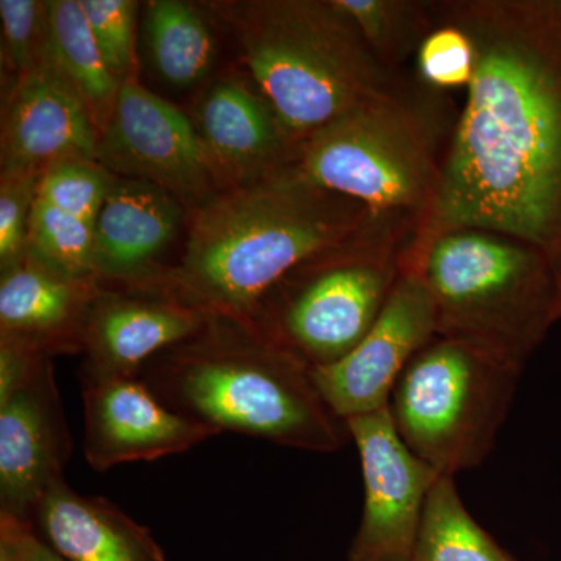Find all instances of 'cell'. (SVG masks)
I'll return each mask as SVG.
<instances>
[{
  "label": "cell",
  "mask_w": 561,
  "mask_h": 561,
  "mask_svg": "<svg viewBox=\"0 0 561 561\" xmlns=\"http://www.w3.org/2000/svg\"><path fill=\"white\" fill-rule=\"evenodd\" d=\"M412 230L321 190L291 161L192 210L180 264L154 280L209 313L251 321L268 294L302 265Z\"/></svg>",
  "instance_id": "obj_2"
},
{
  "label": "cell",
  "mask_w": 561,
  "mask_h": 561,
  "mask_svg": "<svg viewBox=\"0 0 561 561\" xmlns=\"http://www.w3.org/2000/svg\"><path fill=\"white\" fill-rule=\"evenodd\" d=\"M415 57L419 80L432 90H468L474 77V44L463 28L449 22H437Z\"/></svg>",
  "instance_id": "obj_27"
},
{
  "label": "cell",
  "mask_w": 561,
  "mask_h": 561,
  "mask_svg": "<svg viewBox=\"0 0 561 561\" xmlns=\"http://www.w3.org/2000/svg\"><path fill=\"white\" fill-rule=\"evenodd\" d=\"M49 5V58L79 91L102 133L122 83L103 58L80 0H50Z\"/></svg>",
  "instance_id": "obj_20"
},
{
  "label": "cell",
  "mask_w": 561,
  "mask_h": 561,
  "mask_svg": "<svg viewBox=\"0 0 561 561\" xmlns=\"http://www.w3.org/2000/svg\"><path fill=\"white\" fill-rule=\"evenodd\" d=\"M228 22L254 88L298 146L324 125L415 83L382 65L332 0L213 3Z\"/></svg>",
  "instance_id": "obj_4"
},
{
  "label": "cell",
  "mask_w": 561,
  "mask_h": 561,
  "mask_svg": "<svg viewBox=\"0 0 561 561\" xmlns=\"http://www.w3.org/2000/svg\"><path fill=\"white\" fill-rule=\"evenodd\" d=\"M435 335L437 323L426 284L415 268L404 265L370 331L343 359L313 368V381L345 423L383 411L401 373Z\"/></svg>",
  "instance_id": "obj_11"
},
{
  "label": "cell",
  "mask_w": 561,
  "mask_h": 561,
  "mask_svg": "<svg viewBox=\"0 0 561 561\" xmlns=\"http://www.w3.org/2000/svg\"><path fill=\"white\" fill-rule=\"evenodd\" d=\"M2 61L16 81L39 68L50 44V5L41 0H0Z\"/></svg>",
  "instance_id": "obj_26"
},
{
  "label": "cell",
  "mask_w": 561,
  "mask_h": 561,
  "mask_svg": "<svg viewBox=\"0 0 561 561\" xmlns=\"http://www.w3.org/2000/svg\"><path fill=\"white\" fill-rule=\"evenodd\" d=\"M210 313L160 280L101 286L81 334L83 375L139 376L154 357L197 335Z\"/></svg>",
  "instance_id": "obj_13"
},
{
  "label": "cell",
  "mask_w": 561,
  "mask_h": 561,
  "mask_svg": "<svg viewBox=\"0 0 561 561\" xmlns=\"http://www.w3.org/2000/svg\"><path fill=\"white\" fill-rule=\"evenodd\" d=\"M183 208L153 184L113 175L94 225L95 273L101 283L139 284L157 278L154 264L175 239Z\"/></svg>",
  "instance_id": "obj_18"
},
{
  "label": "cell",
  "mask_w": 561,
  "mask_h": 561,
  "mask_svg": "<svg viewBox=\"0 0 561 561\" xmlns=\"http://www.w3.org/2000/svg\"><path fill=\"white\" fill-rule=\"evenodd\" d=\"M522 371L435 335L391 391L401 440L438 474L456 478L489 457Z\"/></svg>",
  "instance_id": "obj_7"
},
{
  "label": "cell",
  "mask_w": 561,
  "mask_h": 561,
  "mask_svg": "<svg viewBox=\"0 0 561 561\" xmlns=\"http://www.w3.org/2000/svg\"><path fill=\"white\" fill-rule=\"evenodd\" d=\"M146 10L147 46L158 76L175 88L201 83L216 58V41L202 11L183 0H151Z\"/></svg>",
  "instance_id": "obj_21"
},
{
  "label": "cell",
  "mask_w": 561,
  "mask_h": 561,
  "mask_svg": "<svg viewBox=\"0 0 561 561\" xmlns=\"http://www.w3.org/2000/svg\"><path fill=\"white\" fill-rule=\"evenodd\" d=\"M41 537L66 561H168L151 531L116 504L55 483L33 516Z\"/></svg>",
  "instance_id": "obj_19"
},
{
  "label": "cell",
  "mask_w": 561,
  "mask_h": 561,
  "mask_svg": "<svg viewBox=\"0 0 561 561\" xmlns=\"http://www.w3.org/2000/svg\"><path fill=\"white\" fill-rule=\"evenodd\" d=\"M0 561H21L9 537L0 534Z\"/></svg>",
  "instance_id": "obj_31"
},
{
  "label": "cell",
  "mask_w": 561,
  "mask_h": 561,
  "mask_svg": "<svg viewBox=\"0 0 561 561\" xmlns=\"http://www.w3.org/2000/svg\"><path fill=\"white\" fill-rule=\"evenodd\" d=\"M27 253L47 267L80 280H98L94 227L36 197L28 224Z\"/></svg>",
  "instance_id": "obj_24"
},
{
  "label": "cell",
  "mask_w": 561,
  "mask_h": 561,
  "mask_svg": "<svg viewBox=\"0 0 561 561\" xmlns=\"http://www.w3.org/2000/svg\"><path fill=\"white\" fill-rule=\"evenodd\" d=\"M360 33L382 65L402 72L435 27L434 2L416 0H332Z\"/></svg>",
  "instance_id": "obj_23"
},
{
  "label": "cell",
  "mask_w": 561,
  "mask_h": 561,
  "mask_svg": "<svg viewBox=\"0 0 561 561\" xmlns=\"http://www.w3.org/2000/svg\"><path fill=\"white\" fill-rule=\"evenodd\" d=\"M113 173L95 160L65 158L43 169L36 197L94 227L111 187Z\"/></svg>",
  "instance_id": "obj_25"
},
{
  "label": "cell",
  "mask_w": 561,
  "mask_h": 561,
  "mask_svg": "<svg viewBox=\"0 0 561 561\" xmlns=\"http://www.w3.org/2000/svg\"><path fill=\"white\" fill-rule=\"evenodd\" d=\"M102 283L69 278L25 254L0 279V337L55 356L81 353L88 311Z\"/></svg>",
  "instance_id": "obj_17"
},
{
  "label": "cell",
  "mask_w": 561,
  "mask_h": 561,
  "mask_svg": "<svg viewBox=\"0 0 561 561\" xmlns=\"http://www.w3.org/2000/svg\"><path fill=\"white\" fill-rule=\"evenodd\" d=\"M98 162L113 175L160 187L192 210L224 191L198 128L138 77L121 84Z\"/></svg>",
  "instance_id": "obj_9"
},
{
  "label": "cell",
  "mask_w": 561,
  "mask_h": 561,
  "mask_svg": "<svg viewBox=\"0 0 561 561\" xmlns=\"http://www.w3.org/2000/svg\"><path fill=\"white\" fill-rule=\"evenodd\" d=\"M404 265L426 284L437 335L515 370L523 371L561 320L551 257L512 236L478 228L448 231Z\"/></svg>",
  "instance_id": "obj_5"
},
{
  "label": "cell",
  "mask_w": 561,
  "mask_h": 561,
  "mask_svg": "<svg viewBox=\"0 0 561 561\" xmlns=\"http://www.w3.org/2000/svg\"><path fill=\"white\" fill-rule=\"evenodd\" d=\"M41 172L2 169L0 175V272L27 254L28 224Z\"/></svg>",
  "instance_id": "obj_29"
},
{
  "label": "cell",
  "mask_w": 561,
  "mask_h": 561,
  "mask_svg": "<svg viewBox=\"0 0 561 561\" xmlns=\"http://www.w3.org/2000/svg\"><path fill=\"white\" fill-rule=\"evenodd\" d=\"M101 130L87 102L47 51L38 69L14 81L2 114V169L43 172L51 162L98 161Z\"/></svg>",
  "instance_id": "obj_15"
},
{
  "label": "cell",
  "mask_w": 561,
  "mask_h": 561,
  "mask_svg": "<svg viewBox=\"0 0 561 561\" xmlns=\"http://www.w3.org/2000/svg\"><path fill=\"white\" fill-rule=\"evenodd\" d=\"M412 241V232H389L302 265L268 294L251 321L311 370L335 364L375 324Z\"/></svg>",
  "instance_id": "obj_8"
},
{
  "label": "cell",
  "mask_w": 561,
  "mask_h": 561,
  "mask_svg": "<svg viewBox=\"0 0 561 561\" xmlns=\"http://www.w3.org/2000/svg\"><path fill=\"white\" fill-rule=\"evenodd\" d=\"M80 5L114 77L121 83L138 77L136 20L139 3L131 0H80Z\"/></svg>",
  "instance_id": "obj_28"
},
{
  "label": "cell",
  "mask_w": 561,
  "mask_h": 561,
  "mask_svg": "<svg viewBox=\"0 0 561 561\" xmlns=\"http://www.w3.org/2000/svg\"><path fill=\"white\" fill-rule=\"evenodd\" d=\"M0 534L10 538L21 561H66L41 537L32 522L0 513Z\"/></svg>",
  "instance_id": "obj_30"
},
{
  "label": "cell",
  "mask_w": 561,
  "mask_h": 561,
  "mask_svg": "<svg viewBox=\"0 0 561 561\" xmlns=\"http://www.w3.org/2000/svg\"><path fill=\"white\" fill-rule=\"evenodd\" d=\"M470 35L474 77L440 183L405 261L461 228L512 236L561 257V0L434 2Z\"/></svg>",
  "instance_id": "obj_1"
},
{
  "label": "cell",
  "mask_w": 561,
  "mask_h": 561,
  "mask_svg": "<svg viewBox=\"0 0 561 561\" xmlns=\"http://www.w3.org/2000/svg\"><path fill=\"white\" fill-rule=\"evenodd\" d=\"M446 92L415 83L343 114L298 144L294 165L379 219L419 227L440 183L456 119Z\"/></svg>",
  "instance_id": "obj_6"
},
{
  "label": "cell",
  "mask_w": 561,
  "mask_h": 561,
  "mask_svg": "<svg viewBox=\"0 0 561 561\" xmlns=\"http://www.w3.org/2000/svg\"><path fill=\"white\" fill-rule=\"evenodd\" d=\"M557 286H559L560 309H561V257L556 264Z\"/></svg>",
  "instance_id": "obj_32"
},
{
  "label": "cell",
  "mask_w": 561,
  "mask_h": 561,
  "mask_svg": "<svg viewBox=\"0 0 561 561\" xmlns=\"http://www.w3.org/2000/svg\"><path fill=\"white\" fill-rule=\"evenodd\" d=\"M70 451L51 357L41 356L0 393V513L33 523L47 491L65 479Z\"/></svg>",
  "instance_id": "obj_12"
},
{
  "label": "cell",
  "mask_w": 561,
  "mask_h": 561,
  "mask_svg": "<svg viewBox=\"0 0 561 561\" xmlns=\"http://www.w3.org/2000/svg\"><path fill=\"white\" fill-rule=\"evenodd\" d=\"M139 376L165 405L219 434L324 454L350 437L311 368L254 321L210 313L197 335L154 357Z\"/></svg>",
  "instance_id": "obj_3"
},
{
  "label": "cell",
  "mask_w": 561,
  "mask_h": 561,
  "mask_svg": "<svg viewBox=\"0 0 561 561\" xmlns=\"http://www.w3.org/2000/svg\"><path fill=\"white\" fill-rule=\"evenodd\" d=\"M197 128L224 191L290 164L297 150L256 88L236 77L210 87Z\"/></svg>",
  "instance_id": "obj_16"
},
{
  "label": "cell",
  "mask_w": 561,
  "mask_h": 561,
  "mask_svg": "<svg viewBox=\"0 0 561 561\" xmlns=\"http://www.w3.org/2000/svg\"><path fill=\"white\" fill-rule=\"evenodd\" d=\"M364 476V512L348 561H413L424 505L442 474L401 440L389 408L346 421Z\"/></svg>",
  "instance_id": "obj_10"
},
{
  "label": "cell",
  "mask_w": 561,
  "mask_h": 561,
  "mask_svg": "<svg viewBox=\"0 0 561 561\" xmlns=\"http://www.w3.org/2000/svg\"><path fill=\"white\" fill-rule=\"evenodd\" d=\"M413 561H515L472 518L451 476H440L424 505Z\"/></svg>",
  "instance_id": "obj_22"
},
{
  "label": "cell",
  "mask_w": 561,
  "mask_h": 561,
  "mask_svg": "<svg viewBox=\"0 0 561 561\" xmlns=\"http://www.w3.org/2000/svg\"><path fill=\"white\" fill-rule=\"evenodd\" d=\"M83 449L95 471L183 454L219 435L165 405L140 376L81 373Z\"/></svg>",
  "instance_id": "obj_14"
}]
</instances>
